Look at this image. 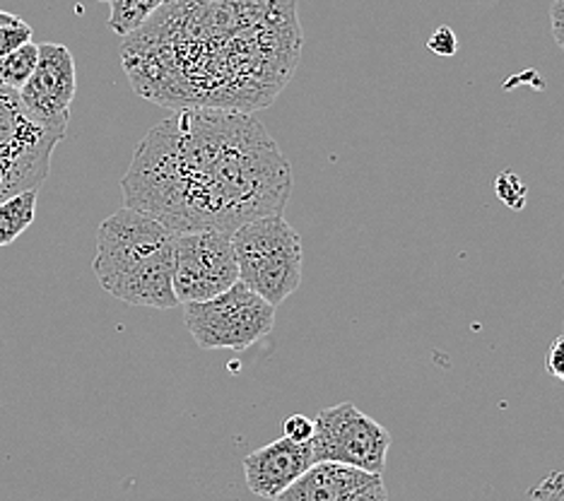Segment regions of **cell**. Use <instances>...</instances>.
<instances>
[{"label":"cell","mask_w":564,"mask_h":501,"mask_svg":"<svg viewBox=\"0 0 564 501\" xmlns=\"http://www.w3.org/2000/svg\"><path fill=\"white\" fill-rule=\"evenodd\" d=\"M297 0H170L126 36L123 70L164 109H268L300 66Z\"/></svg>","instance_id":"cell-1"},{"label":"cell","mask_w":564,"mask_h":501,"mask_svg":"<svg viewBox=\"0 0 564 501\" xmlns=\"http://www.w3.org/2000/svg\"><path fill=\"white\" fill-rule=\"evenodd\" d=\"M126 208L174 235L235 231L282 215L292 166L253 113L178 109L152 126L121 182Z\"/></svg>","instance_id":"cell-2"},{"label":"cell","mask_w":564,"mask_h":501,"mask_svg":"<svg viewBox=\"0 0 564 501\" xmlns=\"http://www.w3.org/2000/svg\"><path fill=\"white\" fill-rule=\"evenodd\" d=\"M174 231L155 217L121 208L97 231L93 270L111 297L131 306L174 308Z\"/></svg>","instance_id":"cell-3"},{"label":"cell","mask_w":564,"mask_h":501,"mask_svg":"<svg viewBox=\"0 0 564 501\" xmlns=\"http://www.w3.org/2000/svg\"><path fill=\"white\" fill-rule=\"evenodd\" d=\"M239 282L271 306H280L302 285V239L282 215L241 225L232 235Z\"/></svg>","instance_id":"cell-4"},{"label":"cell","mask_w":564,"mask_h":501,"mask_svg":"<svg viewBox=\"0 0 564 501\" xmlns=\"http://www.w3.org/2000/svg\"><path fill=\"white\" fill-rule=\"evenodd\" d=\"M184 324L203 350L241 352L271 336L275 328V306L237 282L208 302L184 304Z\"/></svg>","instance_id":"cell-5"},{"label":"cell","mask_w":564,"mask_h":501,"mask_svg":"<svg viewBox=\"0 0 564 501\" xmlns=\"http://www.w3.org/2000/svg\"><path fill=\"white\" fill-rule=\"evenodd\" d=\"M314 462H340L371 475L387 468L391 434L352 403L322 410L314 420Z\"/></svg>","instance_id":"cell-6"},{"label":"cell","mask_w":564,"mask_h":501,"mask_svg":"<svg viewBox=\"0 0 564 501\" xmlns=\"http://www.w3.org/2000/svg\"><path fill=\"white\" fill-rule=\"evenodd\" d=\"M239 282L232 235L188 231L174 237L172 285L178 304L208 302Z\"/></svg>","instance_id":"cell-7"},{"label":"cell","mask_w":564,"mask_h":501,"mask_svg":"<svg viewBox=\"0 0 564 501\" xmlns=\"http://www.w3.org/2000/svg\"><path fill=\"white\" fill-rule=\"evenodd\" d=\"M75 92H78V77H75L70 48L63 44H40L36 68L18 92L24 111L48 133L66 138Z\"/></svg>","instance_id":"cell-8"},{"label":"cell","mask_w":564,"mask_h":501,"mask_svg":"<svg viewBox=\"0 0 564 501\" xmlns=\"http://www.w3.org/2000/svg\"><path fill=\"white\" fill-rule=\"evenodd\" d=\"M314 466V446L282 436L243 458V478L261 499H278L288 487Z\"/></svg>","instance_id":"cell-9"},{"label":"cell","mask_w":564,"mask_h":501,"mask_svg":"<svg viewBox=\"0 0 564 501\" xmlns=\"http://www.w3.org/2000/svg\"><path fill=\"white\" fill-rule=\"evenodd\" d=\"M61 135L48 133L24 111L18 92L0 85V152L18 160L51 162Z\"/></svg>","instance_id":"cell-10"},{"label":"cell","mask_w":564,"mask_h":501,"mask_svg":"<svg viewBox=\"0 0 564 501\" xmlns=\"http://www.w3.org/2000/svg\"><path fill=\"white\" fill-rule=\"evenodd\" d=\"M377 480L381 475L322 460L314 462L275 501H345Z\"/></svg>","instance_id":"cell-11"},{"label":"cell","mask_w":564,"mask_h":501,"mask_svg":"<svg viewBox=\"0 0 564 501\" xmlns=\"http://www.w3.org/2000/svg\"><path fill=\"white\" fill-rule=\"evenodd\" d=\"M51 172V162L18 160L0 152V203L24 190H40Z\"/></svg>","instance_id":"cell-12"},{"label":"cell","mask_w":564,"mask_h":501,"mask_svg":"<svg viewBox=\"0 0 564 501\" xmlns=\"http://www.w3.org/2000/svg\"><path fill=\"white\" fill-rule=\"evenodd\" d=\"M36 198L40 190H24L0 203V247L18 241L30 229L36 215Z\"/></svg>","instance_id":"cell-13"},{"label":"cell","mask_w":564,"mask_h":501,"mask_svg":"<svg viewBox=\"0 0 564 501\" xmlns=\"http://www.w3.org/2000/svg\"><path fill=\"white\" fill-rule=\"evenodd\" d=\"M170 0H109V30L119 36L133 34Z\"/></svg>","instance_id":"cell-14"},{"label":"cell","mask_w":564,"mask_h":501,"mask_svg":"<svg viewBox=\"0 0 564 501\" xmlns=\"http://www.w3.org/2000/svg\"><path fill=\"white\" fill-rule=\"evenodd\" d=\"M36 61H40V44L28 42L24 46H20L18 51L0 58V85L12 89V92H20L24 87V83L30 80Z\"/></svg>","instance_id":"cell-15"},{"label":"cell","mask_w":564,"mask_h":501,"mask_svg":"<svg viewBox=\"0 0 564 501\" xmlns=\"http://www.w3.org/2000/svg\"><path fill=\"white\" fill-rule=\"evenodd\" d=\"M32 28L24 20L15 18L6 24H0V58L18 51L20 46H24L28 42H32Z\"/></svg>","instance_id":"cell-16"},{"label":"cell","mask_w":564,"mask_h":501,"mask_svg":"<svg viewBox=\"0 0 564 501\" xmlns=\"http://www.w3.org/2000/svg\"><path fill=\"white\" fill-rule=\"evenodd\" d=\"M497 196L502 203L511 205V208H521L525 200V186L517 174L505 172L502 176L497 178Z\"/></svg>","instance_id":"cell-17"},{"label":"cell","mask_w":564,"mask_h":501,"mask_svg":"<svg viewBox=\"0 0 564 501\" xmlns=\"http://www.w3.org/2000/svg\"><path fill=\"white\" fill-rule=\"evenodd\" d=\"M427 48L437 56H454L458 51V39L452 28H437L432 32Z\"/></svg>","instance_id":"cell-18"},{"label":"cell","mask_w":564,"mask_h":501,"mask_svg":"<svg viewBox=\"0 0 564 501\" xmlns=\"http://www.w3.org/2000/svg\"><path fill=\"white\" fill-rule=\"evenodd\" d=\"M285 436L297 444H310L314 439V420L306 415H292L285 420Z\"/></svg>","instance_id":"cell-19"},{"label":"cell","mask_w":564,"mask_h":501,"mask_svg":"<svg viewBox=\"0 0 564 501\" xmlns=\"http://www.w3.org/2000/svg\"><path fill=\"white\" fill-rule=\"evenodd\" d=\"M545 367H547L550 377H555L557 381H564V333L553 345H550Z\"/></svg>","instance_id":"cell-20"},{"label":"cell","mask_w":564,"mask_h":501,"mask_svg":"<svg viewBox=\"0 0 564 501\" xmlns=\"http://www.w3.org/2000/svg\"><path fill=\"white\" fill-rule=\"evenodd\" d=\"M550 22H553L555 42L564 51V0H555L553 8H550Z\"/></svg>","instance_id":"cell-21"},{"label":"cell","mask_w":564,"mask_h":501,"mask_svg":"<svg viewBox=\"0 0 564 501\" xmlns=\"http://www.w3.org/2000/svg\"><path fill=\"white\" fill-rule=\"evenodd\" d=\"M345 501H389V494H387V487H383V482L377 480Z\"/></svg>","instance_id":"cell-22"},{"label":"cell","mask_w":564,"mask_h":501,"mask_svg":"<svg viewBox=\"0 0 564 501\" xmlns=\"http://www.w3.org/2000/svg\"><path fill=\"white\" fill-rule=\"evenodd\" d=\"M18 15H10V12H3L0 10V24H6V22H10V20H15Z\"/></svg>","instance_id":"cell-23"},{"label":"cell","mask_w":564,"mask_h":501,"mask_svg":"<svg viewBox=\"0 0 564 501\" xmlns=\"http://www.w3.org/2000/svg\"><path fill=\"white\" fill-rule=\"evenodd\" d=\"M99 3H109V0H99Z\"/></svg>","instance_id":"cell-24"}]
</instances>
